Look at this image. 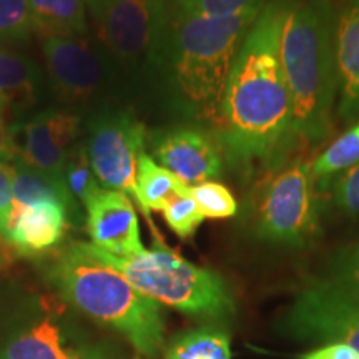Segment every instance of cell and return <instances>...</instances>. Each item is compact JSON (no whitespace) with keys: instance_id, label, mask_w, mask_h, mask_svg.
<instances>
[{"instance_id":"cell-1","label":"cell","mask_w":359,"mask_h":359,"mask_svg":"<svg viewBox=\"0 0 359 359\" xmlns=\"http://www.w3.org/2000/svg\"><path fill=\"white\" fill-rule=\"evenodd\" d=\"M288 0H266L228 75L218 143L238 167L268 163L293 137V103L283 74L280 35Z\"/></svg>"},{"instance_id":"cell-2","label":"cell","mask_w":359,"mask_h":359,"mask_svg":"<svg viewBox=\"0 0 359 359\" xmlns=\"http://www.w3.org/2000/svg\"><path fill=\"white\" fill-rule=\"evenodd\" d=\"M336 24L330 0H288L283 17L280 57L293 103V135L308 142L327 133L339 90Z\"/></svg>"},{"instance_id":"cell-3","label":"cell","mask_w":359,"mask_h":359,"mask_svg":"<svg viewBox=\"0 0 359 359\" xmlns=\"http://www.w3.org/2000/svg\"><path fill=\"white\" fill-rule=\"evenodd\" d=\"M47 276L58 294L90 320L125 336L138 353L155 358L165 343L160 304L102 263L88 243H72L53 258Z\"/></svg>"},{"instance_id":"cell-4","label":"cell","mask_w":359,"mask_h":359,"mask_svg":"<svg viewBox=\"0 0 359 359\" xmlns=\"http://www.w3.org/2000/svg\"><path fill=\"white\" fill-rule=\"evenodd\" d=\"M259 11L226 17L175 11L167 43L172 47L173 83L187 109L215 127L233 62Z\"/></svg>"},{"instance_id":"cell-5","label":"cell","mask_w":359,"mask_h":359,"mask_svg":"<svg viewBox=\"0 0 359 359\" xmlns=\"http://www.w3.org/2000/svg\"><path fill=\"white\" fill-rule=\"evenodd\" d=\"M88 246L102 263L158 304L212 320H224L235 311V299L218 273L187 262L163 243L127 258Z\"/></svg>"},{"instance_id":"cell-6","label":"cell","mask_w":359,"mask_h":359,"mask_svg":"<svg viewBox=\"0 0 359 359\" xmlns=\"http://www.w3.org/2000/svg\"><path fill=\"white\" fill-rule=\"evenodd\" d=\"M296 338L341 343L359 353V288L336 278L308 286L285 318Z\"/></svg>"},{"instance_id":"cell-7","label":"cell","mask_w":359,"mask_h":359,"mask_svg":"<svg viewBox=\"0 0 359 359\" xmlns=\"http://www.w3.org/2000/svg\"><path fill=\"white\" fill-rule=\"evenodd\" d=\"M318 205L311 165H291L269 183L259 205L258 236L278 245H304L316 230Z\"/></svg>"},{"instance_id":"cell-8","label":"cell","mask_w":359,"mask_h":359,"mask_svg":"<svg viewBox=\"0 0 359 359\" xmlns=\"http://www.w3.org/2000/svg\"><path fill=\"white\" fill-rule=\"evenodd\" d=\"M147 130L127 111H107L88 127L85 151L102 188L133 195Z\"/></svg>"},{"instance_id":"cell-9","label":"cell","mask_w":359,"mask_h":359,"mask_svg":"<svg viewBox=\"0 0 359 359\" xmlns=\"http://www.w3.org/2000/svg\"><path fill=\"white\" fill-rule=\"evenodd\" d=\"M175 11L173 0H116L97 20L110 50L133 60L167 47Z\"/></svg>"},{"instance_id":"cell-10","label":"cell","mask_w":359,"mask_h":359,"mask_svg":"<svg viewBox=\"0 0 359 359\" xmlns=\"http://www.w3.org/2000/svg\"><path fill=\"white\" fill-rule=\"evenodd\" d=\"M80 118L70 111L47 110L12 130L15 158L62 178L79 135Z\"/></svg>"},{"instance_id":"cell-11","label":"cell","mask_w":359,"mask_h":359,"mask_svg":"<svg viewBox=\"0 0 359 359\" xmlns=\"http://www.w3.org/2000/svg\"><path fill=\"white\" fill-rule=\"evenodd\" d=\"M154 155L161 167L190 187L215 180L223 168L219 143L205 130L193 127L170 128L156 135Z\"/></svg>"},{"instance_id":"cell-12","label":"cell","mask_w":359,"mask_h":359,"mask_svg":"<svg viewBox=\"0 0 359 359\" xmlns=\"http://www.w3.org/2000/svg\"><path fill=\"white\" fill-rule=\"evenodd\" d=\"M85 212L93 246L120 258L145 251L137 212L127 193L100 188L85 203Z\"/></svg>"},{"instance_id":"cell-13","label":"cell","mask_w":359,"mask_h":359,"mask_svg":"<svg viewBox=\"0 0 359 359\" xmlns=\"http://www.w3.org/2000/svg\"><path fill=\"white\" fill-rule=\"evenodd\" d=\"M92 346L58 313L25 323L4 341L0 359H82Z\"/></svg>"},{"instance_id":"cell-14","label":"cell","mask_w":359,"mask_h":359,"mask_svg":"<svg viewBox=\"0 0 359 359\" xmlns=\"http://www.w3.org/2000/svg\"><path fill=\"white\" fill-rule=\"evenodd\" d=\"M42 48L53 83L65 97L87 98L100 87V60L77 35H45Z\"/></svg>"},{"instance_id":"cell-15","label":"cell","mask_w":359,"mask_h":359,"mask_svg":"<svg viewBox=\"0 0 359 359\" xmlns=\"http://www.w3.org/2000/svg\"><path fill=\"white\" fill-rule=\"evenodd\" d=\"M69 215L58 203L12 205L4 241L24 255L43 253L64 240Z\"/></svg>"},{"instance_id":"cell-16","label":"cell","mask_w":359,"mask_h":359,"mask_svg":"<svg viewBox=\"0 0 359 359\" xmlns=\"http://www.w3.org/2000/svg\"><path fill=\"white\" fill-rule=\"evenodd\" d=\"M336 62L341 118L359 120V0H351L336 24Z\"/></svg>"},{"instance_id":"cell-17","label":"cell","mask_w":359,"mask_h":359,"mask_svg":"<svg viewBox=\"0 0 359 359\" xmlns=\"http://www.w3.org/2000/svg\"><path fill=\"white\" fill-rule=\"evenodd\" d=\"M13 205H39L58 203L69 208L70 213L77 212V203L72 200L64 180L53 177L13 158Z\"/></svg>"},{"instance_id":"cell-18","label":"cell","mask_w":359,"mask_h":359,"mask_svg":"<svg viewBox=\"0 0 359 359\" xmlns=\"http://www.w3.org/2000/svg\"><path fill=\"white\" fill-rule=\"evenodd\" d=\"M190 191V185L182 182L161 165L147 155L145 151L138 158L137 178H135L133 196L143 213L161 212L173 196Z\"/></svg>"},{"instance_id":"cell-19","label":"cell","mask_w":359,"mask_h":359,"mask_svg":"<svg viewBox=\"0 0 359 359\" xmlns=\"http://www.w3.org/2000/svg\"><path fill=\"white\" fill-rule=\"evenodd\" d=\"M39 70L30 58L0 48V116L34 100Z\"/></svg>"},{"instance_id":"cell-20","label":"cell","mask_w":359,"mask_h":359,"mask_svg":"<svg viewBox=\"0 0 359 359\" xmlns=\"http://www.w3.org/2000/svg\"><path fill=\"white\" fill-rule=\"evenodd\" d=\"M35 30L43 35H79L87 30L85 0H29Z\"/></svg>"},{"instance_id":"cell-21","label":"cell","mask_w":359,"mask_h":359,"mask_svg":"<svg viewBox=\"0 0 359 359\" xmlns=\"http://www.w3.org/2000/svg\"><path fill=\"white\" fill-rule=\"evenodd\" d=\"M165 359H231L230 338L212 327L195 330L178 336Z\"/></svg>"},{"instance_id":"cell-22","label":"cell","mask_w":359,"mask_h":359,"mask_svg":"<svg viewBox=\"0 0 359 359\" xmlns=\"http://www.w3.org/2000/svg\"><path fill=\"white\" fill-rule=\"evenodd\" d=\"M359 163V120L311 163L314 180H327Z\"/></svg>"},{"instance_id":"cell-23","label":"cell","mask_w":359,"mask_h":359,"mask_svg":"<svg viewBox=\"0 0 359 359\" xmlns=\"http://www.w3.org/2000/svg\"><path fill=\"white\" fill-rule=\"evenodd\" d=\"M62 180H64L72 200L77 205L82 203L83 206L102 188L92 165H90L85 147H74V150L70 151L64 167V173H62Z\"/></svg>"},{"instance_id":"cell-24","label":"cell","mask_w":359,"mask_h":359,"mask_svg":"<svg viewBox=\"0 0 359 359\" xmlns=\"http://www.w3.org/2000/svg\"><path fill=\"white\" fill-rule=\"evenodd\" d=\"M190 195L198 205L205 218H231L238 212V203L233 193L219 182H203L190 187Z\"/></svg>"},{"instance_id":"cell-25","label":"cell","mask_w":359,"mask_h":359,"mask_svg":"<svg viewBox=\"0 0 359 359\" xmlns=\"http://www.w3.org/2000/svg\"><path fill=\"white\" fill-rule=\"evenodd\" d=\"M165 223L175 235L182 240H190L198 230L200 224L205 222V217L201 215L198 205L191 198L190 191L180 193L168 201L167 206L161 210Z\"/></svg>"},{"instance_id":"cell-26","label":"cell","mask_w":359,"mask_h":359,"mask_svg":"<svg viewBox=\"0 0 359 359\" xmlns=\"http://www.w3.org/2000/svg\"><path fill=\"white\" fill-rule=\"evenodd\" d=\"M35 30L29 0H0V43L19 42Z\"/></svg>"},{"instance_id":"cell-27","label":"cell","mask_w":359,"mask_h":359,"mask_svg":"<svg viewBox=\"0 0 359 359\" xmlns=\"http://www.w3.org/2000/svg\"><path fill=\"white\" fill-rule=\"evenodd\" d=\"M266 0H173L180 12L193 15L226 17L262 8Z\"/></svg>"},{"instance_id":"cell-28","label":"cell","mask_w":359,"mask_h":359,"mask_svg":"<svg viewBox=\"0 0 359 359\" xmlns=\"http://www.w3.org/2000/svg\"><path fill=\"white\" fill-rule=\"evenodd\" d=\"M333 198L341 212L359 217V163L336 175Z\"/></svg>"},{"instance_id":"cell-29","label":"cell","mask_w":359,"mask_h":359,"mask_svg":"<svg viewBox=\"0 0 359 359\" xmlns=\"http://www.w3.org/2000/svg\"><path fill=\"white\" fill-rule=\"evenodd\" d=\"M13 205V168L11 161L0 160V240L4 241L7 219Z\"/></svg>"},{"instance_id":"cell-30","label":"cell","mask_w":359,"mask_h":359,"mask_svg":"<svg viewBox=\"0 0 359 359\" xmlns=\"http://www.w3.org/2000/svg\"><path fill=\"white\" fill-rule=\"evenodd\" d=\"M302 359H359V353L348 344L333 343L306 353Z\"/></svg>"},{"instance_id":"cell-31","label":"cell","mask_w":359,"mask_h":359,"mask_svg":"<svg viewBox=\"0 0 359 359\" xmlns=\"http://www.w3.org/2000/svg\"><path fill=\"white\" fill-rule=\"evenodd\" d=\"M13 158H15V148H13L12 130L7 127L0 116V160L12 161Z\"/></svg>"},{"instance_id":"cell-32","label":"cell","mask_w":359,"mask_h":359,"mask_svg":"<svg viewBox=\"0 0 359 359\" xmlns=\"http://www.w3.org/2000/svg\"><path fill=\"white\" fill-rule=\"evenodd\" d=\"M339 273L351 271V269H359V243L349 246L341 253L338 262Z\"/></svg>"},{"instance_id":"cell-33","label":"cell","mask_w":359,"mask_h":359,"mask_svg":"<svg viewBox=\"0 0 359 359\" xmlns=\"http://www.w3.org/2000/svg\"><path fill=\"white\" fill-rule=\"evenodd\" d=\"M115 2L116 0H87V7L92 11V13L97 17V19H100L103 13L107 12V8L114 6Z\"/></svg>"},{"instance_id":"cell-34","label":"cell","mask_w":359,"mask_h":359,"mask_svg":"<svg viewBox=\"0 0 359 359\" xmlns=\"http://www.w3.org/2000/svg\"><path fill=\"white\" fill-rule=\"evenodd\" d=\"M339 278L341 280L351 283V285L356 286V288H359V269H351V271L339 273Z\"/></svg>"},{"instance_id":"cell-35","label":"cell","mask_w":359,"mask_h":359,"mask_svg":"<svg viewBox=\"0 0 359 359\" xmlns=\"http://www.w3.org/2000/svg\"><path fill=\"white\" fill-rule=\"evenodd\" d=\"M82 359H107V356H105V354H103L102 351H98V349L90 348L88 351L83 354Z\"/></svg>"},{"instance_id":"cell-36","label":"cell","mask_w":359,"mask_h":359,"mask_svg":"<svg viewBox=\"0 0 359 359\" xmlns=\"http://www.w3.org/2000/svg\"><path fill=\"white\" fill-rule=\"evenodd\" d=\"M85 2H87V0H85Z\"/></svg>"}]
</instances>
